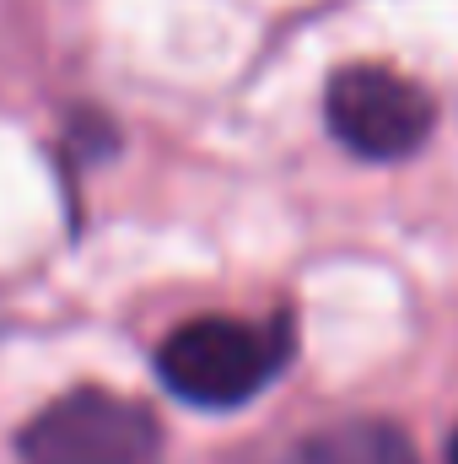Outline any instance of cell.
Here are the masks:
<instances>
[{
  "mask_svg": "<svg viewBox=\"0 0 458 464\" xmlns=\"http://www.w3.org/2000/svg\"><path fill=\"white\" fill-rule=\"evenodd\" d=\"M291 356L286 324H253L232 314H205L178 324L157 351V378L200 411H237L275 383Z\"/></svg>",
  "mask_w": 458,
  "mask_h": 464,
  "instance_id": "6da1fadb",
  "label": "cell"
},
{
  "mask_svg": "<svg viewBox=\"0 0 458 464\" xmlns=\"http://www.w3.org/2000/svg\"><path fill=\"white\" fill-rule=\"evenodd\" d=\"M448 464H458V432H453V443H448Z\"/></svg>",
  "mask_w": 458,
  "mask_h": 464,
  "instance_id": "5b68a950",
  "label": "cell"
},
{
  "mask_svg": "<svg viewBox=\"0 0 458 464\" xmlns=\"http://www.w3.org/2000/svg\"><path fill=\"white\" fill-rule=\"evenodd\" d=\"M324 119L345 151L367 162H399L432 140L437 103L388 65H350L324 92Z\"/></svg>",
  "mask_w": 458,
  "mask_h": 464,
  "instance_id": "3957f363",
  "label": "cell"
},
{
  "mask_svg": "<svg viewBox=\"0 0 458 464\" xmlns=\"http://www.w3.org/2000/svg\"><path fill=\"white\" fill-rule=\"evenodd\" d=\"M270 464H421L410 438L394 421L377 416H356V421H335L319 427L297 443H286Z\"/></svg>",
  "mask_w": 458,
  "mask_h": 464,
  "instance_id": "277c9868",
  "label": "cell"
},
{
  "mask_svg": "<svg viewBox=\"0 0 458 464\" xmlns=\"http://www.w3.org/2000/svg\"><path fill=\"white\" fill-rule=\"evenodd\" d=\"M22 464H162V421L109 389H81L33 416L16 438Z\"/></svg>",
  "mask_w": 458,
  "mask_h": 464,
  "instance_id": "7a4b0ae2",
  "label": "cell"
}]
</instances>
